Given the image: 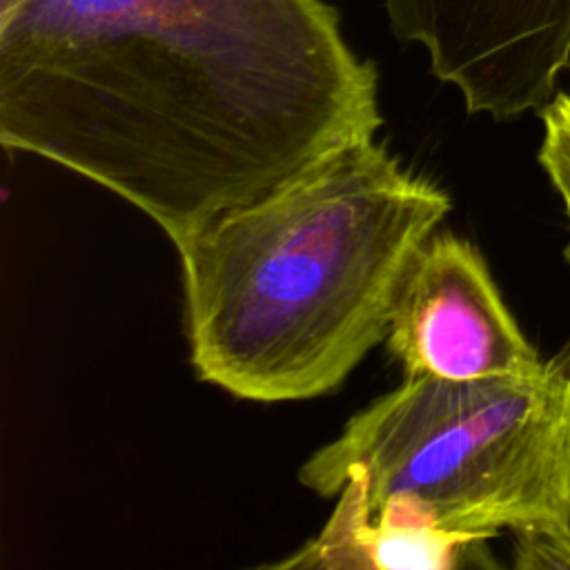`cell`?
I'll list each match as a JSON object with an SVG mask.
<instances>
[{
    "label": "cell",
    "instance_id": "7a4b0ae2",
    "mask_svg": "<svg viewBox=\"0 0 570 570\" xmlns=\"http://www.w3.org/2000/svg\"><path fill=\"white\" fill-rule=\"evenodd\" d=\"M452 200L367 138L176 247L196 376L305 401L385 341L401 285Z\"/></svg>",
    "mask_w": 570,
    "mask_h": 570
},
{
    "label": "cell",
    "instance_id": "ba28073f",
    "mask_svg": "<svg viewBox=\"0 0 570 570\" xmlns=\"http://www.w3.org/2000/svg\"><path fill=\"white\" fill-rule=\"evenodd\" d=\"M16 2H20V0H0V13L7 11V9H11Z\"/></svg>",
    "mask_w": 570,
    "mask_h": 570
},
{
    "label": "cell",
    "instance_id": "3957f363",
    "mask_svg": "<svg viewBox=\"0 0 570 570\" xmlns=\"http://www.w3.org/2000/svg\"><path fill=\"white\" fill-rule=\"evenodd\" d=\"M361 468L376 514L490 539L517 568H570V367L472 381L403 379L298 468L334 499Z\"/></svg>",
    "mask_w": 570,
    "mask_h": 570
},
{
    "label": "cell",
    "instance_id": "277c9868",
    "mask_svg": "<svg viewBox=\"0 0 570 570\" xmlns=\"http://www.w3.org/2000/svg\"><path fill=\"white\" fill-rule=\"evenodd\" d=\"M390 31L419 45L468 114L541 111L570 69V0H383Z\"/></svg>",
    "mask_w": 570,
    "mask_h": 570
},
{
    "label": "cell",
    "instance_id": "8992f818",
    "mask_svg": "<svg viewBox=\"0 0 570 570\" xmlns=\"http://www.w3.org/2000/svg\"><path fill=\"white\" fill-rule=\"evenodd\" d=\"M483 539L407 523L370 508L361 468L347 472L321 532L269 568L301 570H450L463 566Z\"/></svg>",
    "mask_w": 570,
    "mask_h": 570
},
{
    "label": "cell",
    "instance_id": "6da1fadb",
    "mask_svg": "<svg viewBox=\"0 0 570 570\" xmlns=\"http://www.w3.org/2000/svg\"><path fill=\"white\" fill-rule=\"evenodd\" d=\"M376 67L323 0H20L0 13V142L180 247L374 138Z\"/></svg>",
    "mask_w": 570,
    "mask_h": 570
},
{
    "label": "cell",
    "instance_id": "5b68a950",
    "mask_svg": "<svg viewBox=\"0 0 570 570\" xmlns=\"http://www.w3.org/2000/svg\"><path fill=\"white\" fill-rule=\"evenodd\" d=\"M385 343L405 379L472 381L543 365L503 303L481 252L450 232L432 234L416 254Z\"/></svg>",
    "mask_w": 570,
    "mask_h": 570
},
{
    "label": "cell",
    "instance_id": "52a82bcc",
    "mask_svg": "<svg viewBox=\"0 0 570 570\" xmlns=\"http://www.w3.org/2000/svg\"><path fill=\"white\" fill-rule=\"evenodd\" d=\"M539 114L543 120L539 163L559 194L570 223V91H557ZM563 258L570 267V240Z\"/></svg>",
    "mask_w": 570,
    "mask_h": 570
},
{
    "label": "cell",
    "instance_id": "9c48e42d",
    "mask_svg": "<svg viewBox=\"0 0 570 570\" xmlns=\"http://www.w3.org/2000/svg\"><path fill=\"white\" fill-rule=\"evenodd\" d=\"M568 91H570V89H568Z\"/></svg>",
    "mask_w": 570,
    "mask_h": 570
}]
</instances>
